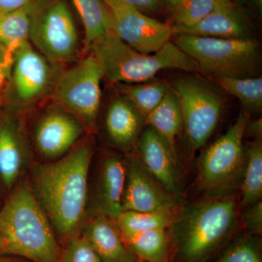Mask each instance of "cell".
Wrapping results in <instances>:
<instances>
[{"instance_id": "6da1fadb", "label": "cell", "mask_w": 262, "mask_h": 262, "mask_svg": "<svg viewBox=\"0 0 262 262\" xmlns=\"http://www.w3.org/2000/svg\"><path fill=\"white\" fill-rule=\"evenodd\" d=\"M94 144L85 136L59 159L33 165V192L64 246L80 235L88 216L90 166Z\"/></svg>"}, {"instance_id": "7a4b0ae2", "label": "cell", "mask_w": 262, "mask_h": 262, "mask_svg": "<svg viewBox=\"0 0 262 262\" xmlns=\"http://www.w3.org/2000/svg\"><path fill=\"white\" fill-rule=\"evenodd\" d=\"M62 248L27 182L16 184L0 209V256L61 262Z\"/></svg>"}, {"instance_id": "3957f363", "label": "cell", "mask_w": 262, "mask_h": 262, "mask_svg": "<svg viewBox=\"0 0 262 262\" xmlns=\"http://www.w3.org/2000/svg\"><path fill=\"white\" fill-rule=\"evenodd\" d=\"M239 206L233 194L208 196L189 204L170 226L178 262H206L235 233Z\"/></svg>"}, {"instance_id": "277c9868", "label": "cell", "mask_w": 262, "mask_h": 262, "mask_svg": "<svg viewBox=\"0 0 262 262\" xmlns=\"http://www.w3.org/2000/svg\"><path fill=\"white\" fill-rule=\"evenodd\" d=\"M88 51L97 60L103 78L113 84L143 83L166 70L200 72L196 62L170 41L147 54L136 51L110 31L96 39Z\"/></svg>"}, {"instance_id": "5b68a950", "label": "cell", "mask_w": 262, "mask_h": 262, "mask_svg": "<svg viewBox=\"0 0 262 262\" xmlns=\"http://www.w3.org/2000/svg\"><path fill=\"white\" fill-rule=\"evenodd\" d=\"M174 36L173 42L196 62L200 72L214 79L256 77L261 57L257 39Z\"/></svg>"}, {"instance_id": "8992f818", "label": "cell", "mask_w": 262, "mask_h": 262, "mask_svg": "<svg viewBox=\"0 0 262 262\" xmlns=\"http://www.w3.org/2000/svg\"><path fill=\"white\" fill-rule=\"evenodd\" d=\"M249 115L239 113L235 122L202 155L198 187L208 196L231 195L241 187L246 149L243 140Z\"/></svg>"}, {"instance_id": "52a82bcc", "label": "cell", "mask_w": 262, "mask_h": 262, "mask_svg": "<svg viewBox=\"0 0 262 262\" xmlns=\"http://www.w3.org/2000/svg\"><path fill=\"white\" fill-rule=\"evenodd\" d=\"M61 69L54 67L29 41L13 53L8 85L1 107L21 115L42 102L48 96Z\"/></svg>"}, {"instance_id": "ba28073f", "label": "cell", "mask_w": 262, "mask_h": 262, "mask_svg": "<svg viewBox=\"0 0 262 262\" xmlns=\"http://www.w3.org/2000/svg\"><path fill=\"white\" fill-rule=\"evenodd\" d=\"M103 78L99 63L89 53L69 68L60 70L51 91L53 102L75 115L86 130H94L101 107Z\"/></svg>"}, {"instance_id": "9c48e42d", "label": "cell", "mask_w": 262, "mask_h": 262, "mask_svg": "<svg viewBox=\"0 0 262 262\" xmlns=\"http://www.w3.org/2000/svg\"><path fill=\"white\" fill-rule=\"evenodd\" d=\"M29 41L54 67L62 69L75 61L80 36L67 0H43L33 18Z\"/></svg>"}, {"instance_id": "30bf717a", "label": "cell", "mask_w": 262, "mask_h": 262, "mask_svg": "<svg viewBox=\"0 0 262 262\" xmlns=\"http://www.w3.org/2000/svg\"><path fill=\"white\" fill-rule=\"evenodd\" d=\"M178 98L189 145L201 149L213 135L222 117V96L211 85L194 77H180L171 87Z\"/></svg>"}, {"instance_id": "8fae6325", "label": "cell", "mask_w": 262, "mask_h": 262, "mask_svg": "<svg viewBox=\"0 0 262 262\" xmlns=\"http://www.w3.org/2000/svg\"><path fill=\"white\" fill-rule=\"evenodd\" d=\"M114 32L123 42L141 53L159 51L173 36L170 24L144 14L122 0H104Z\"/></svg>"}, {"instance_id": "7c38bea8", "label": "cell", "mask_w": 262, "mask_h": 262, "mask_svg": "<svg viewBox=\"0 0 262 262\" xmlns=\"http://www.w3.org/2000/svg\"><path fill=\"white\" fill-rule=\"evenodd\" d=\"M86 130L75 115L53 102L43 110L34 124L33 141L45 160L54 161L67 155Z\"/></svg>"}, {"instance_id": "4fadbf2b", "label": "cell", "mask_w": 262, "mask_h": 262, "mask_svg": "<svg viewBox=\"0 0 262 262\" xmlns=\"http://www.w3.org/2000/svg\"><path fill=\"white\" fill-rule=\"evenodd\" d=\"M21 115L0 108V182L8 190L16 185L32 158Z\"/></svg>"}, {"instance_id": "5bb4252c", "label": "cell", "mask_w": 262, "mask_h": 262, "mask_svg": "<svg viewBox=\"0 0 262 262\" xmlns=\"http://www.w3.org/2000/svg\"><path fill=\"white\" fill-rule=\"evenodd\" d=\"M178 202L134 156L127 161L122 211H156L177 209Z\"/></svg>"}, {"instance_id": "9a60e30c", "label": "cell", "mask_w": 262, "mask_h": 262, "mask_svg": "<svg viewBox=\"0 0 262 262\" xmlns=\"http://www.w3.org/2000/svg\"><path fill=\"white\" fill-rule=\"evenodd\" d=\"M137 158L149 173L179 202L182 182L176 151L151 127L141 131L136 141Z\"/></svg>"}, {"instance_id": "2e32d148", "label": "cell", "mask_w": 262, "mask_h": 262, "mask_svg": "<svg viewBox=\"0 0 262 262\" xmlns=\"http://www.w3.org/2000/svg\"><path fill=\"white\" fill-rule=\"evenodd\" d=\"M127 161L116 153L103 155L98 165L92 201V215L117 220L122 212V198L126 180Z\"/></svg>"}, {"instance_id": "e0dca14e", "label": "cell", "mask_w": 262, "mask_h": 262, "mask_svg": "<svg viewBox=\"0 0 262 262\" xmlns=\"http://www.w3.org/2000/svg\"><path fill=\"white\" fill-rule=\"evenodd\" d=\"M103 262H134L137 258L125 244L116 221L104 215L87 218L81 231Z\"/></svg>"}, {"instance_id": "ac0fdd59", "label": "cell", "mask_w": 262, "mask_h": 262, "mask_svg": "<svg viewBox=\"0 0 262 262\" xmlns=\"http://www.w3.org/2000/svg\"><path fill=\"white\" fill-rule=\"evenodd\" d=\"M146 117L125 97L119 94L108 103L104 126L108 141L121 149L136 144L145 124Z\"/></svg>"}, {"instance_id": "d6986e66", "label": "cell", "mask_w": 262, "mask_h": 262, "mask_svg": "<svg viewBox=\"0 0 262 262\" xmlns=\"http://www.w3.org/2000/svg\"><path fill=\"white\" fill-rule=\"evenodd\" d=\"M173 31V36L192 35L218 39L250 37L247 22L235 5H219L213 12L195 25Z\"/></svg>"}, {"instance_id": "ffe728a7", "label": "cell", "mask_w": 262, "mask_h": 262, "mask_svg": "<svg viewBox=\"0 0 262 262\" xmlns=\"http://www.w3.org/2000/svg\"><path fill=\"white\" fill-rule=\"evenodd\" d=\"M145 124L176 151V141L183 128V119L178 98L171 88H169L161 102L146 115Z\"/></svg>"}, {"instance_id": "44dd1931", "label": "cell", "mask_w": 262, "mask_h": 262, "mask_svg": "<svg viewBox=\"0 0 262 262\" xmlns=\"http://www.w3.org/2000/svg\"><path fill=\"white\" fill-rule=\"evenodd\" d=\"M42 2L0 13V44L3 47L13 53L22 44L28 42L33 18Z\"/></svg>"}, {"instance_id": "7402d4cb", "label": "cell", "mask_w": 262, "mask_h": 262, "mask_svg": "<svg viewBox=\"0 0 262 262\" xmlns=\"http://www.w3.org/2000/svg\"><path fill=\"white\" fill-rule=\"evenodd\" d=\"M78 12L84 30V48L88 51L98 38L114 31L113 21L104 0H71Z\"/></svg>"}, {"instance_id": "603a6c76", "label": "cell", "mask_w": 262, "mask_h": 262, "mask_svg": "<svg viewBox=\"0 0 262 262\" xmlns=\"http://www.w3.org/2000/svg\"><path fill=\"white\" fill-rule=\"evenodd\" d=\"M166 229H151L124 241L139 259L146 262H168L171 241Z\"/></svg>"}, {"instance_id": "cb8c5ba5", "label": "cell", "mask_w": 262, "mask_h": 262, "mask_svg": "<svg viewBox=\"0 0 262 262\" xmlns=\"http://www.w3.org/2000/svg\"><path fill=\"white\" fill-rule=\"evenodd\" d=\"M177 210L122 211L117 219V227L124 239L151 229L170 228L177 216Z\"/></svg>"}, {"instance_id": "d4e9b609", "label": "cell", "mask_w": 262, "mask_h": 262, "mask_svg": "<svg viewBox=\"0 0 262 262\" xmlns=\"http://www.w3.org/2000/svg\"><path fill=\"white\" fill-rule=\"evenodd\" d=\"M239 208L261 201L262 145L258 140L246 150V161L241 184Z\"/></svg>"}, {"instance_id": "484cf974", "label": "cell", "mask_w": 262, "mask_h": 262, "mask_svg": "<svg viewBox=\"0 0 262 262\" xmlns=\"http://www.w3.org/2000/svg\"><path fill=\"white\" fill-rule=\"evenodd\" d=\"M113 85L119 94L127 98L145 117L161 102L170 88L163 82L116 83Z\"/></svg>"}, {"instance_id": "4316f807", "label": "cell", "mask_w": 262, "mask_h": 262, "mask_svg": "<svg viewBox=\"0 0 262 262\" xmlns=\"http://www.w3.org/2000/svg\"><path fill=\"white\" fill-rule=\"evenodd\" d=\"M215 80L224 91L238 98L244 106V111L248 115L261 110V77H220Z\"/></svg>"}, {"instance_id": "83f0119b", "label": "cell", "mask_w": 262, "mask_h": 262, "mask_svg": "<svg viewBox=\"0 0 262 262\" xmlns=\"http://www.w3.org/2000/svg\"><path fill=\"white\" fill-rule=\"evenodd\" d=\"M220 5L216 0H181L170 10L173 29L195 25Z\"/></svg>"}, {"instance_id": "f1b7e54d", "label": "cell", "mask_w": 262, "mask_h": 262, "mask_svg": "<svg viewBox=\"0 0 262 262\" xmlns=\"http://www.w3.org/2000/svg\"><path fill=\"white\" fill-rule=\"evenodd\" d=\"M214 262H262L259 242L248 234L232 243Z\"/></svg>"}, {"instance_id": "f546056e", "label": "cell", "mask_w": 262, "mask_h": 262, "mask_svg": "<svg viewBox=\"0 0 262 262\" xmlns=\"http://www.w3.org/2000/svg\"><path fill=\"white\" fill-rule=\"evenodd\" d=\"M61 262H103L81 234L70 239L62 248Z\"/></svg>"}, {"instance_id": "4dcf8cb0", "label": "cell", "mask_w": 262, "mask_h": 262, "mask_svg": "<svg viewBox=\"0 0 262 262\" xmlns=\"http://www.w3.org/2000/svg\"><path fill=\"white\" fill-rule=\"evenodd\" d=\"M241 216L245 227L247 229L248 233L256 236L261 234V201L243 208Z\"/></svg>"}, {"instance_id": "1f68e13d", "label": "cell", "mask_w": 262, "mask_h": 262, "mask_svg": "<svg viewBox=\"0 0 262 262\" xmlns=\"http://www.w3.org/2000/svg\"><path fill=\"white\" fill-rule=\"evenodd\" d=\"M13 58V53L0 44V101L9 81Z\"/></svg>"}, {"instance_id": "d6a6232c", "label": "cell", "mask_w": 262, "mask_h": 262, "mask_svg": "<svg viewBox=\"0 0 262 262\" xmlns=\"http://www.w3.org/2000/svg\"><path fill=\"white\" fill-rule=\"evenodd\" d=\"M141 13L151 16L159 10L162 0H122Z\"/></svg>"}, {"instance_id": "836d02e7", "label": "cell", "mask_w": 262, "mask_h": 262, "mask_svg": "<svg viewBox=\"0 0 262 262\" xmlns=\"http://www.w3.org/2000/svg\"><path fill=\"white\" fill-rule=\"evenodd\" d=\"M39 1L40 0H0V13L21 9Z\"/></svg>"}, {"instance_id": "e575fe53", "label": "cell", "mask_w": 262, "mask_h": 262, "mask_svg": "<svg viewBox=\"0 0 262 262\" xmlns=\"http://www.w3.org/2000/svg\"><path fill=\"white\" fill-rule=\"evenodd\" d=\"M254 136L257 140H261L262 134V121L261 117L253 120L252 122L248 121L246 125L245 134Z\"/></svg>"}, {"instance_id": "d590c367", "label": "cell", "mask_w": 262, "mask_h": 262, "mask_svg": "<svg viewBox=\"0 0 262 262\" xmlns=\"http://www.w3.org/2000/svg\"><path fill=\"white\" fill-rule=\"evenodd\" d=\"M246 2L251 5V7H253L256 11L258 12V13H260V15L261 14L262 12V0H246Z\"/></svg>"}, {"instance_id": "8d00e7d4", "label": "cell", "mask_w": 262, "mask_h": 262, "mask_svg": "<svg viewBox=\"0 0 262 262\" xmlns=\"http://www.w3.org/2000/svg\"><path fill=\"white\" fill-rule=\"evenodd\" d=\"M181 0H162V5L167 9L170 10Z\"/></svg>"}, {"instance_id": "74e56055", "label": "cell", "mask_w": 262, "mask_h": 262, "mask_svg": "<svg viewBox=\"0 0 262 262\" xmlns=\"http://www.w3.org/2000/svg\"><path fill=\"white\" fill-rule=\"evenodd\" d=\"M0 262H26L23 259L17 258L9 257V256H0Z\"/></svg>"}, {"instance_id": "f35d334b", "label": "cell", "mask_w": 262, "mask_h": 262, "mask_svg": "<svg viewBox=\"0 0 262 262\" xmlns=\"http://www.w3.org/2000/svg\"><path fill=\"white\" fill-rule=\"evenodd\" d=\"M216 1L221 5H227V6L234 5L231 0H216Z\"/></svg>"}, {"instance_id": "ab89813d", "label": "cell", "mask_w": 262, "mask_h": 262, "mask_svg": "<svg viewBox=\"0 0 262 262\" xmlns=\"http://www.w3.org/2000/svg\"><path fill=\"white\" fill-rule=\"evenodd\" d=\"M134 262H146V261H142V260L139 259V258H137V259H136V261H134Z\"/></svg>"}, {"instance_id": "60d3db41", "label": "cell", "mask_w": 262, "mask_h": 262, "mask_svg": "<svg viewBox=\"0 0 262 262\" xmlns=\"http://www.w3.org/2000/svg\"><path fill=\"white\" fill-rule=\"evenodd\" d=\"M0 108H1V101H0Z\"/></svg>"}]
</instances>
